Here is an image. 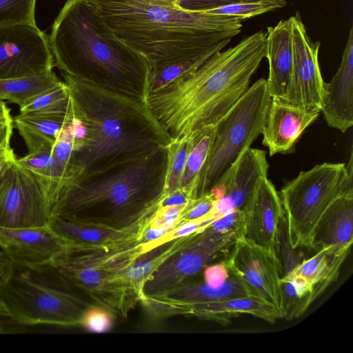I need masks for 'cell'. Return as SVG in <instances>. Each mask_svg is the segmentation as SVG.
Listing matches in <instances>:
<instances>
[{
    "label": "cell",
    "instance_id": "6da1fadb",
    "mask_svg": "<svg viewBox=\"0 0 353 353\" xmlns=\"http://www.w3.org/2000/svg\"><path fill=\"white\" fill-rule=\"evenodd\" d=\"M265 53L266 32L260 30L150 92L146 103L172 139L216 125L248 89Z\"/></svg>",
    "mask_w": 353,
    "mask_h": 353
},
{
    "label": "cell",
    "instance_id": "7a4b0ae2",
    "mask_svg": "<svg viewBox=\"0 0 353 353\" xmlns=\"http://www.w3.org/2000/svg\"><path fill=\"white\" fill-rule=\"evenodd\" d=\"M84 135L74 151L79 178L144 157L172 141L147 103L61 74Z\"/></svg>",
    "mask_w": 353,
    "mask_h": 353
},
{
    "label": "cell",
    "instance_id": "3957f363",
    "mask_svg": "<svg viewBox=\"0 0 353 353\" xmlns=\"http://www.w3.org/2000/svg\"><path fill=\"white\" fill-rule=\"evenodd\" d=\"M112 33L148 61L150 70L232 39L243 19L192 11L157 0H88Z\"/></svg>",
    "mask_w": 353,
    "mask_h": 353
},
{
    "label": "cell",
    "instance_id": "277c9868",
    "mask_svg": "<svg viewBox=\"0 0 353 353\" xmlns=\"http://www.w3.org/2000/svg\"><path fill=\"white\" fill-rule=\"evenodd\" d=\"M49 39L61 74L146 103L148 61L112 33L88 0H67Z\"/></svg>",
    "mask_w": 353,
    "mask_h": 353
},
{
    "label": "cell",
    "instance_id": "5b68a950",
    "mask_svg": "<svg viewBox=\"0 0 353 353\" xmlns=\"http://www.w3.org/2000/svg\"><path fill=\"white\" fill-rule=\"evenodd\" d=\"M166 148L108 170L79 178L52 216L117 229L150 226L164 196Z\"/></svg>",
    "mask_w": 353,
    "mask_h": 353
},
{
    "label": "cell",
    "instance_id": "8992f818",
    "mask_svg": "<svg viewBox=\"0 0 353 353\" xmlns=\"http://www.w3.org/2000/svg\"><path fill=\"white\" fill-rule=\"evenodd\" d=\"M150 250L142 239L101 245L68 246L50 264L71 285L95 303L126 319L141 301L128 272L137 259Z\"/></svg>",
    "mask_w": 353,
    "mask_h": 353
},
{
    "label": "cell",
    "instance_id": "52a82bcc",
    "mask_svg": "<svg viewBox=\"0 0 353 353\" xmlns=\"http://www.w3.org/2000/svg\"><path fill=\"white\" fill-rule=\"evenodd\" d=\"M51 265L14 263L12 272L0 287L10 319L22 325L79 326L89 305Z\"/></svg>",
    "mask_w": 353,
    "mask_h": 353
},
{
    "label": "cell",
    "instance_id": "ba28073f",
    "mask_svg": "<svg viewBox=\"0 0 353 353\" xmlns=\"http://www.w3.org/2000/svg\"><path fill=\"white\" fill-rule=\"evenodd\" d=\"M352 152L347 165L323 163L285 183L280 198L293 248H309L314 230L329 205L340 195L353 192Z\"/></svg>",
    "mask_w": 353,
    "mask_h": 353
},
{
    "label": "cell",
    "instance_id": "9c48e42d",
    "mask_svg": "<svg viewBox=\"0 0 353 353\" xmlns=\"http://www.w3.org/2000/svg\"><path fill=\"white\" fill-rule=\"evenodd\" d=\"M271 100L266 80L258 79L216 124L213 142L198 179L195 199L208 193L261 134Z\"/></svg>",
    "mask_w": 353,
    "mask_h": 353
},
{
    "label": "cell",
    "instance_id": "30bf717a",
    "mask_svg": "<svg viewBox=\"0 0 353 353\" xmlns=\"http://www.w3.org/2000/svg\"><path fill=\"white\" fill-rule=\"evenodd\" d=\"M52 208L39 179L21 166L16 157L0 178V227L48 225Z\"/></svg>",
    "mask_w": 353,
    "mask_h": 353
},
{
    "label": "cell",
    "instance_id": "8fae6325",
    "mask_svg": "<svg viewBox=\"0 0 353 353\" xmlns=\"http://www.w3.org/2000/svg\"><path fill=\"white\" fill-rule=\"evenodd\" d=\"M236 239L232 234L214 232L209 226L193 234L148 278L143 288L142 299L184 283L203 270L219 253L230 247Z\"/></svg>",
    "mask_w": 353,
    "mask_h": 353
},
{
    "label": "cell",
    "instance_id": "7c38bea8",
    "mask_svg": "<svg viewBox=\"0 0 353 353\" xmlns=\"http://www.w3.org/2000/svg\"><path fill=\"white\" fill-rule=\"evenodd\" d=\"M54 67L49 36L36 24L0 26V80L37 75Z\"/></svg>",
    "mask_w": 353,
    "mask_h": 353
},
{
    "label": "cell",
    "instance_id": "4fadbf2b",
    "mask_svg": "<svg viewBox=\"0 0 353 353\" xmlns=\"http://www.w3.org/2000/svg\"><path fill=\"white\" fill-rule=\"evenodd\" d=\"M231 246V252L224 260L230 272L250 295L272 304L282 315V272L274 251L243 236L236 238Z\"/></svg>",
    "mask_w": 353,
    "mask_h": 353
},
{
    "label": "cell",
    "instance_id": "5bb4252c",
    "mask_svg": "<svg viewBox=\"0 0 353 353\" xmlns=\"http://www.w3.org/2000/svg\"><path fill=\"white\" fill-rule=\"evenodd\" d=\"M290 19L293 46L292 76L286 98L280 103L307 112L319 113L325 94V82L319 63L321 42L311 39L299 13L296 12Z\"/></svg>",
    "mask_w": 353,
    "mask_h": 353
},
{
    "label": "cell",
    "instance_id": "9a60e30c",
    "mask_svg": "<svg viewBox=\"0 0 353 353\" xmlns=\"http://www.w3.org/2000/svg\"><path fill=\"white\" fill-rule=\"evenodd\" d=\"M266 152L248 148L209 192L216 201L209 214L213 219L234 210H243L259 181L267 176Z\"/></svg>",
    "mask_w": 353,
    "mask_h": 353
},
{
    "label": "cell",
    "instance_id": "2e32d148",
    "mask_svg": "<svg viewBox=\"0 0 353 353\" xmlns=\"http://www.w3.org/2000/svg\"><path fill=\"white\" fill-rule=\"evenodd\" d=\"M248 295L250 294L243 283L230 273L220 285L214 286L205 281L184 283L162 293L145 296L140 303L150 315L161 319L179 316L188 306Z\"/></svg>",
    "mask_w": 353,
    "mask_h": 353
},
{
    "label": "cell",
    "instance_id": "e0dca14e",
    "mask_svg": "<svg viewBox=\"0 0 353 353\" xmlns=\"http://www.w3.org/2000/svg\"><path fill=\"white\" fill-rule=\"evenodd\" d=\"M67 249L66 243L48 225L19 228L0 227V250L14 264L50 265Z\"/></svg>",
    "mask_w": 353,
    "mask_h": 353
},
{
    "label": "cell",
    "instance_id": "ac0fdd59",
    "mask_svg": "<svg viewBox=\"0 0 353 353\" xmlns=\"http://www.w3.org/2000/svg\"><path fill=\"white\" fill-rule=\"evenodd\" d=\"M243 211V236L255 244L273 250L284 212L279 193L268 176L261 178L259 181Z\"/></svg>",
    "mask_w": 353,
    "mask_h": 353
},
{
    "label": "cell",
    "instance_id": "d6986e66",
    "mask_svg": "<svg viewBox=\"0 0 353 353\" xmlns=\"http://www.w3.org/2000/svg\"><path fill=\"white\" fill-rule=\"evenodd\" d=\"M323 112L327 125L342 132L353 125V27L350 28L339 68L325 83Z\"/></svg>",
    "mask_w": 353,
    "mask_h": 353
},
{
    "label": "cell",
    "instance_id": "ffe728a7",
    "mask_svg": "<svg viewBox=\"0 0 353 353\" xmlns=\"http://www.w3.org/2000/svg\"><path fill=\"white\" fill-rule=\"evenodd\" d=\"M319 114L272 99L261 132L262 143L268 148L270 155L292 151L302 133Z\"/></svg>",
    "mask_w": 353,
    "mask_h": 353
},
{
    "label": "cell",
    "instance_id": "44dd1931",
    "mask_svg": "<svg viewBox=\"0 0 353 353\" xmlns=\"http://www.w3.org/2000/svg\"><path fill=\"white\" fill-rule=\"evenodd\" d=\"M269 73L266 80L272 99L283 102L288 93L293 70V46L290 17L270 26L266 32Z\"/></svg>",
    "mask_w": 353,
    "mask_h": 353
},
{
    "label": "cell",
    "instance_id": "7402d4cb",
    "mask_svg": "<svg viewBox=\"0 0 353 353\" xmlns=\"http://www.w3.org/2000/svg\"><path fill=\"white\" fill-rule=\"evenodd\" d=\"M353 241V192L335 199L319 220L312 236L310 249L350 250Z\"/></svg>",
    "mask_w": 353,
    "mask_h": 353
},
{
    "label": "cell",
    "instance_id": "603a6c76",
    "mask_svg": "<svg viewBox=\"0 0 353 353\" xmlns=\"http://www.w3.org/2000/svg\"><path fill=\"white\" fill-rule=\"evenodd\" d=\"M48 226L66 243L68 246L110 244L140 240L149 228L142 225L117 229L58 216H51Z\"/></svg>",
    "mask_w": 353,
    "mask_h": 353
},
{
    "label": "cell",
    "instance_id": "cb8c5ba5",
    "mask_svg": "<svg viewBox=\"0 0 353 353\" xmlns=\"http://www.w3.org/2000/svg\"><path fill=\"white\" fill-rule=\"evenodd\" d=\"M241 314L252 315L269 323H274L282 319L276 307L252 295L191 305L183 308L180 312V315H191L222 325H227L232 319Z\"/></svg>",
    "mask_w": 353,
    "mask_h": 353
},
{
    "label": "cell",
    "instance_id": "d4e9b609",
    "mask_svg": "<svg viewBox=\"0 0 353 353\" xmlns=\"http://www.w3.org/2000/svg\"><path fill=\"white\" fill-rule=\"evenodd\" d=\"M52 148L47 147L28 153L17 159V161L39 179L54 207L62 194L79 178V175L59 163L52 155Z\"/></svg>",
    "mask_w": 353,
    "mask_h": 353
},
{
    "label": "cell",
    "instance_id": "484cf974",
    "mask_svg": "<svg viewBox=\"0 0 353 353\" xmlns=\"http://www.w3.org/2000/svg\"><path fill=\"white\" fill-rule=\"evenodd\" d=\"M349 251L335 248H325L315 251L312 256L303 259L288 274L305 279L313 286L319 297L337 279Z\"/></svg>",
    "mask_w": 353,
    "mask_h": 353
},
{
    "label": "cell",
    "instance_id": "4316f807",
    "mask_svg": "<svg viewBox=\"0 0 353 353\" xmlns=\"http://www.w3.org/2000/svg\"><path fill=\"white\" fill-rule=\"evenodd\" d=\"M72 111L65 115L43 116L19 114L13 119L14 126L23 138L28 153L53 146Z\"/></svg>",
    "mask_w": 353,
    "mask_h": 353
},
{
    "label": "cell",
    "instance_id": "83f0119b",
    "mask_svg": "<svg viewBox=\"0 0 353 353\" xmlns=\"http://www.w3.org/2000/svg\"><path fill=\"white\" fill-rule=\"evenodd\" d=\"M216 125L201 128L191 134V143L180 188L190 200L196 198L199 174L208 157L215 133Z\"/></svg>",
    "mask_w": 353,
    "mask_h": 353
},
{
    "label": "cell",
    "instance_id": "f1b7e54d",
    "mask_svg": "<svg viewBox=\"0 0 353 353\" xmlns=\"http://www.w3.org/2000/svg\"><path fill=\"white\" fill-rule=\"evenodd\" d=\"M193 235V234H192ZM182 236L162 243L142 254L130 268L128 276L142 299L143 288L152 274L192 236Z\"/></svg>",
    "mask_w": 353,
    "mask_h": 353
},
{
    "label": "cell",
    "instance_id": "f546056e",
    "mask_svg": "<svg viewBox=\"0 0 353 353\" xmlns=\"http://www.w3.org/2000/svg\"><path fill=\"white\" fill-rule=\"evenodd\" d=\"M61 81L52 70L37 75L0 80V101L19 107Z\"/></svg>",
    "mask_w": 353,
    "mask_h": 353
},
{
    "label": "cell",
    "instance_id": "4dcf8cb0",
    "mask_svg": "<svg viewBox=\"0 0 353 353\" xmlns=\"http://www.w3.org/2000/svg\"><path fill=\"white\" fill-rule=\"evenodd\" d=\"M231 40H225L194 55L150 70L149 94L181 77L193 72L212 55L223 50Z\"/></svg>",
    "mask_w": 353,
    "mask_h": 353
},
{
    "label": "cell",
    "instance_id": "1f68e13d",
    "mask_svg": "<svg viewBox=\"0 0 353 353\" xmlns=\"http://www.w3.org/2000/svg\"><path fill=\"white\" fill-rule=\"evenodd\" d=\"M282 319L300 317L318 298L313 286L305 279L288 274L281 278Z\"/></svg>",
    "mask_w": 353,
    "mask_h": 353
},
{
    "label": "cell",
    "instance_id": "d6a6232c",
    "mask_svg": "<svg viewBox=\"0 0 353 353\" xmlns=\"http://www.w3.org/2000/svg\"><path fill=\"white\" fill-rule=\"evenodd\" d=\"M70 106L68 87L61 81L54 87L40 93L19 107V114L43 116L65 115Z\"/></svg>",
    "mask_w": 353,
    "mask_h": 353
},
{
    "label": "cell",
    "instance_id": "836d02e7",
    "mask_svg": "<svg viewBox=\"0 0 353 353\" xmlns=\"http://www.w3.org/2000/svg\"><path fill=\"white\" fill-rule=\"evenodd\" d=\"M191 143V134L172 139L166 146L167 167L163 194L180 188Z\"/></svg>",
    "mask_w": 353,
    "mask_h": 353
},
{
    "label": "cell",
    "instance_id": "e575fe53",
    "mask_svg": "<svg viewBox=\"0 0 353 353\" xmlns=\"http://www.w3.org/2000/svg\"><path fill=\"white\" fill-rule=\"evenodd\" d=\"M286 0H268L245 1L225 5L206 11L217 14L237 17L243 19L251 18L287 6Z\"/></svg>",
    "mask_w": 353,
    "mask_h": 353
},
{
    "label": "cell",
    "instance_id": "d590c367",
    "mask_svg": "<svg viewBox=\"0 0 353 353\" xmlns=\"http://www.w3.org/2000/svg\"><path fill=\"white\" fill-rule=\"evenodd\" d=\"M273 251L279 261L282 277L291 272L303 260L299 248H293L290 243L285 215L278 228Z\"/></svg>",
    "mask_w": 353,
    "mask_h": 353
},
{
    "label": "cell",
    "instance_id": "8d00e7d4",
    "mask_svg": "<svg viewBox=\"0 0 353 353\" xmlns=\"http://www.w3.org/2000/svg\"><path fill=\"white\" fill-rule=\"evenodd\" d=\"M37 0H0V26L14 23L36 24Z\"/></svg>",
    "mask_w": 353,
    "mask_h": 353
},
{
    "label": "cell",
    "instance_id": "74e56055",
    "mask_svg": "<svg viewBox=\"0 0 353 353\" xmlns=\"http://www.w3.org/2000/svg\"><path fill=\"white\" fill-rule=\"evenodd\" d=\"M114 316L99 304H89L81 316L79 326L90 332L104 333L112 327Z\"/></svg>",
    "mask_w": 353,
    "mask_h": 353
},
{
    "label": "cell",
    "instance_id": "f35d334b",
    "mask_svg": "<svg viewBox=\"0 0 353 353\" xmlns=\"http://www.w3.org/2000/svg\"><path fill=\"white\" fill-rule=\"evenodd\" d=\"M209 228L220 234H232L236 238L243 236L244 211L243 210L230 211L214 219Z\"/></svg>",
    "mask_w": 353,
    "mask_h": 353
},
{
    "label": "cell",
    "instance_id": "ab89813d",
    "mask_svg": "<svg viewBox=\"0 0 353 353\" xmlns=\"http://www.w3.org/2000/svg\"><path fill=\"white\" fill-rule=\"evenodd\" d=\"M215 201L214 196L210 192L190 200L183 217V222L210 217L208 215L212 212Z\"/></svg>",
    "mask_w": 353,
    "mask_h": 353
},
{
    "label": "cell",
    "instance_id": "60d3db41",
    "mask_svg": "<svg viewBox=\"0 0 353 353\" xmlns=\"http://www.w3.org/2000/svg\"><path fill=\"white\" fill-rule=\"evenodd\" d=\"M13 128L10 109L3 101H0V153H8L13 150L10 145Z\"/></svg>",
    "mask_w": 353,
    "mask_h": 353
},
{
    "label": "cell",
    "instance_id": "b9f144b4",
    "mask_svg": "<svg viewBox=\"0 0 353 353\" xmlns=\"http://www.w3.org/2000/svg\"><path fill=\"white\" fill-rule=\"evenodd\" d=\"M256 1L264 0H181L179 6L188 10L206 12L225 5Z\"/></svg>",
    "mask_w": 353,
    "mask_h": 353
},
{
    "label": "cell",
    "instance_id": "7bdbcfd3",
    "mask_svg": "<svg viewBox=\"0 0 353 353\" xmlns=\"http://www.w3.org/2000/svg\"><path fill=\"white\" fill-rule=\"evenodd\" d=\"M203 270V281L214 286L221 285L230 276V272L225 261L206 265Z\"/></svg>",
    "mask_w": 353,
    "mask_h": 353
},
{
    "label": "cell",
    "instance_id": "ee69618b",
    "mask_svg": "<svg viewBox=\"0 0 353 353\" xmlns=\"http://www.w3.org/2000/svg\"><path fill=\"white\" fill-rule=\"evenodd\" d=\"M190 201L187 193L181 188H179L164 195L161 207L181 205L188 203Z\"/></svg>",
    "mask_w": 353,
    "mask_h": 353
},
{
    "label": "cell",
    "instance_id": "f6af8a7d",
    "mask_svg": "<svg viewBox=\"0 0 353 353\" xmlns=\"http://www.w3.org/2000/svg\"><path fill=\"white\" fill-rule=\"evenodd\" d=\"M13 267V262L0 250V287L3 285L10 276Z\"/></svg>",
    "mask_w": 353,
    "mask_h": 353
},
{
    "label": "cell",
    "instance_id": "bcb514c9",
    "mask_svg": "<svg viewBox=\"0 0 353 353\" xmlns=\"http://www.w3.org/2000/svg\"><path fill=\"white\" fill-rule=\"evenodd\" d=\"M15 157L14 151L8 153H0V178Z\"/></svg>",
    "mask_w": 353,
    "mask_h": 353
},
{
    "label": "cell",
    "instance_id": "7dc6e473",
    "mask_svg": "<svg viewBox=\"0 0 353 353\" xmlns=\"http://www.w3.org/2000/svg\"><path fill=\"white\" fill-rule=\"evenodd\" d=\"M0 317L10 318V314L0 295Z\"/></svg>",
    "mask_w": 353,
    "mask_h": 353
},
{
    "label": "cell",
    "instance_id": "c3c4849f",
    "mask_svg": "<svg viewBox=\"0 0 353 353\" xmlns=\"http://www.w3.org/2000/svg\"><path fill=\"white\" fill-rule=\"evenodd\" d=\"M159 1L165 2L174 6H179V3L181 0H157Z\"/></svg>",
    "mask_w": 353,
    "mask_h": 353
},
{
    "label": "cell",
    "instance_id": "681fc988",
    "mask_svg": "<svg viewBox=\"0 0 353 353\" xmlns=\"http://www.w3.org/2000/svg\"><path fill=\"white\" fill-rule=\"evenodd\" d=\"M5 332H6L5 330L3 328L1 324L0 323V334L5 333Z\"/></svg>",
    "mask_w": 353,
    "mask_h": 353
}]
</instances>
